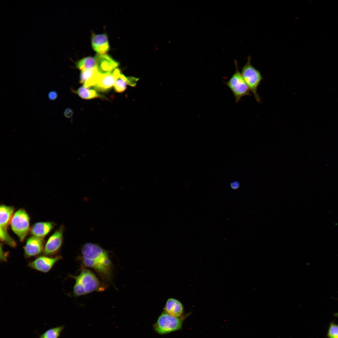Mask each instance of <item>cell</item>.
<instances>
[{"mask_svg": "<svg viewBox=\"0 0 338 338\" xmlns=\"http://www.w3.org/2000/svg\"><path fill=\"white\" fill-rule=\"evenodd\" d=\"M81 98L85 100H90L100 97V95L94 89L82 86L76 90H72Z\"/></svg>", "mask_w": 338, "mask_h": 338, "instance_id": "16", "label": "cell"}, {"mask_svg": "<svg viewBox=\"0 0 338 338\" xmlns=\"http://www.w3.org/2000/svg\"><path fill=\"white\" fill-rule=\"evenodd\" d=\"M241 73L250 91L253 93L256 100L260 103V98L257 90L259 85L263 79L260 72L251 64L250 58H248L247 63L243 67Z\"/></svg>", "mask_w": 338, "mask_h": 338, "instance_id": "3", "label": "cell"}, {"mask_svg": "<svg viewBox=\"0 0 338 338\" xmlns=\"http://www.w3.org/2000/svg\"><path fill=\"white\" fill-rule=\"evenodd\" d=\"M97 71H98L96 67L90 69L81 71L80 75L79 82L83 84L87 80Z\"/></svg>", "mask_w": 338, "mask_h": 338, "instance_id": "21", "label": "cell"}, {"mask_svg": "<svg viewBox=\"0 0 338 338\" xmlns=\"http://www.w3.org/2000/svg\"><path fill=\"white\" fill-rule=\"evenodd\" d=\"M75 280L73 287V293L75 296L83 295L104 289L96 275L88 269L82 270L75 278Z\"/></svg>", "mask_w": 338, "mask_h": 338, "instance_id": "2", "label": "cell"}, {"mask_svg": "<svg viewBox=\"0 0 338 338\" xmlns=\"http://www.w3.org/2000/svg\"><path fill=\"white\" fill-rule=\"evenodd\" d=\"M139 79L133 77H127L126 83L127 84L131 86H134L136 84V83Z\"/></svg>", "mask_w": 338, "mask_h": 338, "instance_id": "23", "label": "cell"}, {"mask_svg": "<svg viewBox=\"0 0 338 338\" xmlns=\"http://www.w3.org/2000/svg\"><path fill=\"white\" fill-rule=\"evenodd\" d=\"M1 240L11 247L14 248L16 245V242L8 233L7 229L0 228Z\"/></svg>", "mask_w": 338, "mask_h": 338, "instance_id": "20", "label": "cell"}, {"mask_svg": "<svg viewBox=\"0 0 338 338\" xmlns=\"http://www.w3.org/2000/svg\"><path fill=\"white\" fill-rule=\"evenodd\" d=\"M182 320L172 316L167 313H162L154 325L155 330L161 334H165L180 329Z\"/></svg>", "mask_w": 338, "mask_h": 338, "instance_id": "6", "label": "cell"}, {"mask_svg": "<svg viewBox=\"0 0 338 338\" xmlns=\"http://www.w3.org/2000/svg\"><path fill=\"white\" fill-rule=\"evenodd\" d=\"M48 99L50 100L54 101L58 97V93L57 91L55 90H52L48 93Z\"/></svg>", "mask_w": 338, "mask_h": 338, "instance_id": "24", "label": "cell"}, {"mask_svg": "<svg viewBox=\"0 0 338 338\" xmlns=\"http://www.w3.org/2000/svg\"><path fill=\"white\" fill-rule=\"evenodd\" d=\"M328 336L329 338H338V325L331 324L329 329Z\"/></svg>", "mask_w": 338, "mask_h": 338, "instance_id": "22", "label": "cell"}, {"mask_svg": "<svg viewBox=\"0 0 338 338\" xmlns=\"http://www.w3.org/2000/svg\"><path fill=\"white\" fill-rule=\"evenodd\" d=\"M73 111L70 108H66L64 112V115L66 118H70L73 115Z\"/></svg>", "mask_w": 338, "mask_h": 338, "instance_id": "26", "label": "cell"}, {"mask_svg": "<svg viewBox=\"0 0 338 338\" xmlns=\"http://www.w3.org/2000/svg\"><path fill=\"white\" fill-rule=\"evenodd\" d=\"M120 70L116 69L112 72L105 74H101L96 84L93 87L96 91L104 92L110 90L121 74Z\"/></svg>", "mask_w": 338, "mask_h": 338, "instance_id": "9", "label": "cell"}, {"mask_svg": "<svg viewBox=\"0 0 338 338\" xmlns=\"http://www.w3.org/2000/svg\"><path fill=\"white\" fill-rule=\"evenodd\" d=\"M11 229L20 241H23L29 229V217L27 212L20 209L13 214L11 222Z\"/></svg>", "mask_w": 338, "mask_h": 338, "instance_id": "5", "label": "cell"}, {"mask_svg": "<svg viewBox=\"0 0 338 338\" xmlns=\"http://www.w3.org/2000/svg\"><path fill=\"white\" fill-rule=\"evenodd\" d=\"M164 309L166 313L176 317H180L183 311V307L182 303L173 298H170L168 299Z\"/></svg>", "mask_w": 338, "mask_h": 338, "instance_id": "14", "label": "cell"}, {"mask_svg": "<svg viewBox=\"0 0 338 338\" xmlns=\"http://www.w3.org/2000/svg\"><path fill=\"white\" fill-rule=\"evenodd\" d=\"M53 223L48 222H39L34 224L30 229L33 236L43 238L51 230Z\"/></svg>", "mask_w": 338, "mask_h": 338, "instance_id": "13", "label": "cell"}, {"mask_svg": "<svg viewBox=\"0 0 338 338\" xmlns=\"http://www.w3.org/2000/svg\"><path fill=\"white\" fill-rule=\"evenodd\" d=\"M236 69L225 84L233 93L236 103L242 98L251 95L250 90L246 83L242 74L239 71L237 62H235Z\"/></svg>", "mask_w": 338, "mask_h": 338, "instance_id": "4", "label": "cell"}, {"mask_svg": "<svg viewBox=\"0 0 338 338\" xmlns=\"http://www.w3.org/2000/svg\"><path fill=\"white\" fill-rule=\"evenodd\" d=\"M230 185L231 188L234 190L238 189L240 186V184L237 181H234L232 182Z\"/></svg>", "mask_w": 338, "mask_h": 338, "instance_id": "27", "label": "cell"}, {"mask_svg": "<svg viewBox=\"0 0 338 338\" xmlns=\"http://www.w3.org/2000/svg\"><path fill=\"white\" fill-rule=\"evenodd\" d=\"M127 79V77L121 73L120 77L116 81L113 86L116 92L122 93L125 90L126 88Z\"/></svg>", "mask_w": 338, "mask_h": 338, "instance_id": "19", "label": "cell"}, {"mask_svg": "<svg viewBox=\"0 0 338 338\" xmlns=\"http://www.w3.org/2000/svg\"><path fill=\"white\" fill-rule=\"evenodd\" d=\"M96 62L95 57L88 56L83 58L75 63V67L81 71L95 68Z\"/></svg>", "mask_w": 338, "mask_h": 338, "instance_id": "17", "label": "cell"}, {"mask_svg": "<svg viewBox=\"0 0 338 338\" xmlns=\"http://www.w3.org/2000/svg\"><path fill=\"white\" fill-rule=\"evenodd\" d=\"M14 211L11 206L1 205L0 207V228L7 229L11 222Z\"/></svg>", "mask_w": 338, "mask_h": 338, "instance_id": "15", "label": "cell"}, {"mask_svg": "<svg viewBox=\"0 0 338 338\" xmlns=\"http://www.w3.org/2000/svg\"><path fill=\"white\" fill-rule=\"evenodd\" d=\"M94 57L96 62L95 67L98 72L101 74L112 72L119 65L117 61L106 54H97Z\"/></svg>", "mask_w": 338, "mask_h": 338, "instance_id": "7", "label": "cell"}, {"mask_svg": "<svg viewBox=\"0 0 338 338\" xmlns=\"http://www.w3.org/2000/svg\"><path fill=\"white\" fill-rule=\"evenodd\" d=\"M1 243L0 246V260L1 261L5 262L7 260L8 253L4 251Z\"/></svg>", "mask_w": 338, "mask_h": 338, "instance_id": "25", "label": "cell"}, {"mask_svg": "<svg viewBox=\"0 0 338 338\" xmlns=\"http://www.w3.org/2000/svg\"><path fill=\"white\" fill-rule=\"evenodd\" d=\"M81 254L85 266L93 269L104 279L110 280L113 265L106 251L96 244L88 243L83 246Z\"/></svg>", "mask_w": 338, "mask_h": 338, "instance_id": "1", "label": "cell"}, {"mask_svg": "<svg viewBox=\"0 0 338 338\" xmlns=\"http://www.w3.org/2000/svg\"><path fill=\"white\" fill-rule=\"evenodd\" d=\"M335 315L336 316H338V313H336L335 314Z\"/></svg>", "mask_w": 338, "mask_h": 338, "instance_id": "28", "label": "cell"}, {"mask_svg": "<svg viewBox=\"0 0 338 338\" xmlns=\"http://www.w3.org/2000/svg\"><path fill=\"white\" fill-rule=\"evenodd\" d=\"M91 44L93 49L98 54H106L110 49L108 38L105 33L93 34Z\"/></svg>", "mask_w": 338, "mask_h": 338, "instance_id": "12", "label": "cell"}, {"mask_svg": "<svg viewBox=\"0 0 338 338\" xmlns=\"http://www.w3.org/2000/svg\"><path fill=\"white\" fill-rule=\"evenodd\" d=\"M43 238L33 236L27 240L24 247V255L29 258L39 254L44 249Z\"/></svg>", "mask_w": 338, "mask_h": 338, "instance_id": "11", "label": "cell"}, {"mask_svg": "<svg viewBox=\"0 0 338 338\" xmlns=\"http://www.w3.org/2000/svg\"><path fill=\"white\" fill-rule=\"evenodd\" d=\"M64 328L62 325L49 329L40 335L39 338H59Z\"/></svg>", "mask_w": 338, "mask_h": 338, "instance_id": "18", "label": "cell"}, {"mask_svg": "<svg viewBox=\"0 0 338 338\" xmlns=\"http://www.w3.org/2000/svg\"><path fill=\"white\" fill-rule=\"evenodd\" d=\"M62 258L61 256L50 257L47 256H41L29 262L28 266L30 268L43 273L49 271L54 264Z\"/></svg>", "mask_w": 338, "mask_h": 338, "instance_id": "8", "label": "cell"}, {"mask_svg": "<svg viewBox=\"0 0 338 338\" xmlns=\"http://www.w3.org/2000/svg\"><path fill=\"white\" fill-rule=\"evenodd\" d=\"M63 231L64 228L61 226L49 238L44 248L45 255L54 254L59 251L63 242Z\"/></svg>", "mask_w": 338, "mask_h": 338, "instance_id": "10", "label": "cell"}]
</instances>
